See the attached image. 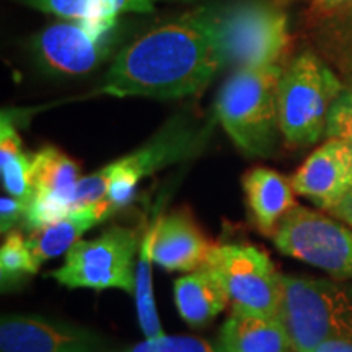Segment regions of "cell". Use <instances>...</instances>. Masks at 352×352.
I'll list each match as a JSON object with an SVG mask.
<instances>
[{
  "label": "cell",
  "instance_id": "obj_1",
  "mask_svg": "<svg viewBox=\"0 0 352 352\" xmlns=\"http://www.w3.org/2000/svg\"><path fill=\"white\" fill-rule=\"evenodd\" d=\"M223 6H202L157 26L114 57L100 94L178 100L197 95L226 67Z\"/></svg>",
  "mask_w": 352,
  "mask_h": 352
},
{
  "label": "cell",
  "instance_id": "obj_2",
  "mask_svg": "<svg viewBox=\"0 0 352 352\" xmlns=\"http://www.w3.org/2000/svg\"><path fill=\"white\" fill-rule=\"evenodd\" d=\"M283 70L277 64L236 69L217 96V120L246 155L267 157L274 151L280 131L277 90Z\"/></svg>",
  "mask_w": 352,
  "mask_h": 352
},
{
  "label": "cell",
  "instance_id": "obj_3",
  "mask_svg": "<svg viewBox=\"0 0 352 352\" xmlns=\"http://www.w3.org/2000/svg\"><path fill=\"white\" fill-rule=\"evenodd\" d=\"M280 320L294 352H311L324 341L352 342V285L328 279L283 276Z\"/></svg>",
  "mask_w": 352,
  "mask_h": 352
},
{
  "label": "cell",
  "instance_id": "obj_4",
  "mask_svg": "<svg viewBox=\"0 0 352 352\" xmlns=\"http://www.w3.org/2000/svg\"><path fill=\"white\" fill-rule=\"evenodd\" d=\"M342 83L318 56L305 51L290 63L279 80L280 132L289 144L311 145L324 135L328 113Z\"/></svg>",
  "mask_w": 352,
  "mask_h": 352
},
{
  "label": "cell",
  "instance_id": "obj_5",
  "mask_svg": "<svg viewBox=\"0 0 352 352\" xmlns=\"http://www.w3.org/2000/svg\"><path fill=\"white\" fill-rule=\"evenodd\" d=\"M139 248L134 228L109 227L98 239L78 240L65 253L64 266L52 271L51 277L70 289H121L134 294Z\"/></svg>",
  "mask_w": 352,
  "mask_h": 352
},
{
  "label": "cell",
  "instance_id": "obj_6",
  "mask_svg": "<svg viewBox=\"0 0 352 352\" xmlns=\"http://www.w3.org/2000/svg\"><path fill=\"white\" fill-rule=\"evenodd\" d=\"M271 239L285 256L300 259L336 279H352V227L342 226L333 215L297 204Z\"/></svg>",
  "mask_w": 352,
  "mask_h": 352
},
{
  "label": "cell",
  "instance_id": "obj_7",
  "mask_svg": "<svg viewBox=\"0 0 352 352\" xmlns=\"http://www.w3.org/2000/svg\"><path fill=\"white\" fill-rule=\"evenodd\" d=\"M239 305L254 314L280 318L284 300L283 276L266 253L243 243L215 245L206 264Z\"/></svg>",
  "mask_w": 352,
  "mask_h": 352
},
{
  "label": "cell",
  "instance_id": "obj_8",
  "mask_svg": "<svg viewBox=\"0 0 352 352\" xmlns=\"http://www.w3.org/2000/svg\"><path fill=\"white\" fill-rule=\"evenodd\" d=\"M289 44L287 16L259 0L223 6L222 46L226 65L235 69L277 64Z\"/></svg>",
  "mask_w": 352,
  "mask_h": 352
},
{
  "label": "cell",
  "instance_id": "obj_9",
  "mask_svg": "<svg viewBox=\"0 0 352 352\" xmlns=\"http://www.w3.org/2000/svg\"><path fill=\"white\" fill-rule=\"evenodd\" d=\"M120 21L65 20L36 34L33 51L44 69L59 76H83L108 59L120 43Z\"/></svg>",
  "mask_w": 352,
  "mask_h": 352
},
{
  "label": "cell",
  "instance_id": "obj_10",
  "mask_svg": "<svg viewBox=\"0 0 352 352\" xmlns=\"http://www.w3.org/2000/svg\"><path fill=\"white\" fill-rule=\"evenodd\" d=\"M202 134L204 132L195 129L189 121L175 120L144 147L108 164L104 170L108 171L111 183L107 199L116 210L124 208L134 201L139 183L145 176L188 157L201 145Z\"/></svg>",
  "mask_w": 352,
  "mask_h": 352
},
{
  "label": "cell",
  "instance_id": "obj_11",
  "mask_svg": "<svg viewBox=\"0 0 352 352\" xmlns=\"http://www.w3.org/2000/svg\"><path fill=\"white\" fill-rule=\"evenodd\" d=\"M80 168L63 151L46 145L32 153V199L25 228L38 230L72 212Z\"/></svg>",
  "mask_w": 352,
  "mask_h": 352
},
{
  "label": "cell",
  "instance_id": "obj_12",
  "mask_svg": "<svg viewBox=\"0 0 352 352\" xmlns=\"http://www.w3.org/2000/svg\"><path fill=\"white\" fill-rule=\"evenodd\" d=\"M0 352H113L111 342L94 329L32 315L0 321Z\"/></svg>",
  "mask_w": 352,
  "mask_h": 352
},
{
  "label": "cell",
  "instance_id": "obj_13",
  "mask_svg": "<svg viewBox=\"0 0 352 352\" xmlns=\"http://www.w3.org/2000/svg\"><path fill=\"white\" fill-rule=\"evenodd\" d=\"M290 182L297 195L328 212L352 186V147L341 139H328L308 155Z\"/></svg>",
  "mask_w": 352,
  "mask_h": 352
},
{
  "label": "cell",
  "instance_id": "obj_14",
  "mask_svg": "<svg viewBox=\"0 0 352 352\" xmlns=\"http://www.w3.org/2000/svg\"><path fill=\"white\" fill-rule=\"evenodd\" d=\"M215 248L191 215L175 212L158 219L153 263L168 271H197L206 267Z\"/></svg>",
  "mask_w": 352,
  "mask_h": 352
},
{
  "label": "cell",
  "instance_id": "obj_15",
  "mask_svg": "<svg viewBox=\"0 0 352 352\" xmlns=\"http://www.w3.org/2000/svg\"><path fill=\"white\" fill-rule=\"evenodd\" d=\"M250 215L263 235H274L279 222L297 206L292 182L276 170L254 166L241 178Z\"/></svg>",
  "mask_w": 352,
  "mask_h": 352
},
{
  "label": "cell",
  "instance_id": "obj_16",
  "mask_svg": "<svg viewBox=\"0 0 352 352\" xmlns=\"http://www.w3.org/2000/svg\"><path fill=\"white\" fill-rule=\"evenodd\" d=\"M226 352H292L289 333L280 318H270L232 303L230 316L220 329Z\"/></svg>",
  "mask_w": 352,
  "mask_h": 352
},
{
  "label": "cell",
  "instance_id": "obj_17",
  "mask_svg": "<svg viewBox=\"0 0 352 352\" xmlns=\"http://www.w3.org/2000/svg\"><path fill=\"white\" fill-rule=\"evenodd\" d=\"M114 212L116 209L104 197V199L88 204L85 208L74 209L72 212L57 222L32 232L26 241H28L34 259L43 264L47 259L67 253L80 240L83 233L90 230L96 223L107 220Z\"/></svg>",
  "mask_w": 352,
  "mask_h": 352
},
{
  "label": "cell",
  "instance_id": "obj_18",
  "mask_svg": "<svg viewBox=\"0 0 352 352\" xmlns=\"http://www.w3.org/2000/svg\"><path fill=\"white\" fill-rule=\"evenodd\" d=\"M232 302L222 283L208 267L189 272L175 283V303L182 318L191 327L212 321Z\"/></svg>",
  "mask_w": 352,
  "mask_h": 352
},
{
  "label": "cell",
  "instance_id": "obj_19",
  "mask_svg": "<svg viewBox=\"0 0 352 352\" xmlns=\"http://www.w3.org/2000/svg\"><path fill=\"white\" fill-rule=\"evenodd\" d=\"M20 2L64 20H104L118 19L121 13L152 12L158 3L173 2V0H20Z\"/></svg>",
  "mask_w": 352,
  "mask_h": 352
},
{
  "label": "cell",
  "instance_id": "obj_20",
  "mask_svg": "<svg viewBox=\"0 0 352 352\" xmlns=\"http://www.w3.org/2000/svg\"><path fill=\"white\" fill-rule=\"evenodd\" d=\"M0 173L8 195L28 204L32 199V155L23 151V140L7 111L0 120Z\"/></svg>",
  "mask_w": 352,
  "mask_h": 352
},
{
  "label": "cell",
  "instance_id": "obj_21",
  "mask_svg": "<svg viewBox=\"0 0 352 352\" xmlns=\"http://www.w3.org/2000/svg\"><path fill=\"white\" fill-rule=\"evenodd\" d=\"M157 228L158 219L152 223V227H148L140 240L139 261L135 266V308H138L140 329L145 338H157L164 334L160 320H158L152 283V266L155 264L153 263V243L157 239Z\"/></svg>",
  "mask_w": 352,
  "mask_h": 352
},
{
  "label": "cell",
  "instance_id": "obj_22",
  "mask_svg": "<svg viewBox=\"0 0 352 352\" xmlns=\"http://www.w3.org/2000/svg\"><path fill=\"white\" fill-rule=\"evenodd\" d=\"M39 264L34 259L28 241L20 230H10L3 240L0 248V274H2V284L6 285L12 280L20 279L23 276L36 274Z\"/></svg>",
  "mask_w": 352,
  "mask_h": 352
},
{
  "label": "cell",
  "instance_id": "obj_23",
  "mask_svg": "<svg viewBox=\"0 0 352 352\" xmlns=\"http://www.w3.org/2000/svg\"><path fill=\"white\" fill-rule=\"evenodd\" d=\"M124 352H226L220 344L192 336H162L145 338Z\"/></svg>",
  "mask_w": 352,
  "mask_h": 352
},
{
  "label": "cell",
  "instance_id": "obj_24",
  "mask_svg": "<svg viewBox=\"0 0 352 352\" xmlns=\"http://www.w3.org/2000/svg\"><path fill=\"white\" fill-rule=\"evenodd\" d=\"M324 135L344 140L352 147V85L342 88L329 108Z\"/></svg>",
  "mask_w": 352,
  "mask_h": 352
},
{
  "label": "cell",
  "instance_id": "obj_25",
  "mask_svg": "<svg viewBox=\"0 0 352 352\" xmlns=\"http://www.w3.org/2000/svg\"><path fill=\"white\" fill-rule=\"evenodd\" d=\"M28 204L15 196H2L0 199V230L3 235L12 230L21 219L25 220Z\"/></svg>",
  "mask_w": 352,
  "mask_h": 352
},
{
  "label": "cell",
  "instance_id": "obj_26",
  "mask_svg": "<svg viewBox=\"0 0 352 352\" xmlns=\"http://www.w3.org/2000/svg\"><path fill=\"white\" fill-rule=\"evenodd\" d=\"M328 212L331 214L334 219L341 220V222H344L349 227H352V186L349 188V191L342 196V199L338 202L333 209H329Z\"/></svg>",
  "mask_w": 352,
  "mask_h": 352
},
{
  "label": "cell",
  "instance_id": "obj_27",
  "mask_svg": "<svg viewBox=\"0 0 352 352\" xmlns=\"http://www.w3.org/2000/svg\"><path fill=\"white\" fill-rule=\"evenodd\" d=\"M311 352H352V342L347 341H324Z\"/></svg>",
  "mask_w": 352,
  "mask_h": 352
},
{
  "label": "cell",
  "instance_id": "obj_28",
  "mask_svg": "<svg viewBox=\"0 0 352 352\" xmlns=\"http://www.w3.org/2000/svg\"><path fill=\"white\" fill-rule=\"evenodd\" d=\"M349 2H352V0H315V3L320 8H328V10H331V8H336V7H341V6H344V3H349Z\"/></svg>",
  "mask_w": 352,
  "mask_h": 352
}]
</instances>
